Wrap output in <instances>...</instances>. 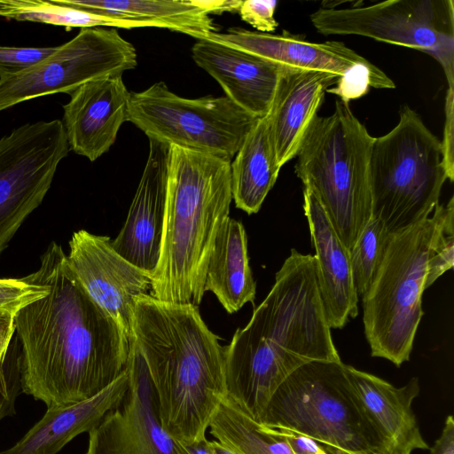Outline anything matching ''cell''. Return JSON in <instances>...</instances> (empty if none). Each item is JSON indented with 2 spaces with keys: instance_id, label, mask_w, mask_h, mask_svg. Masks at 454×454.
Listing matches in <instances>:
<instances>
[{
  "instance_id": "cell-32",
  "label": "cell",
  "mask_w": 454,
  "mask_h": 454,
  "mask_svg": "<svg viewBox=\"0 0 454 454\" xmlns=\"http://www.w3.org/2000/svg\"><path fill=\"white\" fill-rule=\"evenodd\" d=\"M56 47H13L0 45V78L25 71L49 57Z\"/></svg>"
},
{
  "instance_id": "cell-21",
  "label": "cell",
  "mask_w": 454,
  "mask_h": 454,
  "mask_svg": "<svg viewBox=\"0 0 454 454\" xmlns=\"http://www.w3.org/2000/svg\"><path fill=\"white\" fill-rule=\"evenodd\" d=\"M345 368L366 412L385 439L391 454H411L416 450L429 449L412 410V403L419 394L418 378H411L404 386L395 387L351 365L345 364Z\"/></svg>"
},
{
  "instance_id": "cell-39",
  "label": "cell",
  "mask_w": 454,
  "mask_h": 454,
  "mask_svg": "<svg viewBox=\"0 0 454 454\" xmlns=\"http://www.w3.org/2000/svg\"><path fill=\"white\" fill-rule=\"evenodd\" d=\"M206 436L192 442L176 441L178 454H212Z\"/></svg>"
},
{
  "instance_id": "cell-14",
  "label": "cell",
  "mask_w": 454,
  "mask_h": 454,
  "mask_svg": "<svg viewBox=\"0 0 454 454\" xmlns=\"http://www.w3.org/2000/svg\"><path fill=\"white\" fill-rule=\"evenodd\" d=\"M67 259L86 292L130 340L134 299L148 294L150 277L117 254L109 237L85 230L73 233Z\"/></svg>"
},
{
  "instance_id": "cell-26",
  "label": "cell",
  "mask_w": 454,
  "mask_h": 454,
  "mask_svg": "<svg viewBox=\"0 0 454 454\" xmlns=\"http://www.w3.org/2000/svg\"><path fill=\"white\" fill-rule=\"evenodd\" d=\"M208 427L218 442L238 454H297L281 429L258 423L226 396Z\"/></svg>"
},
{
  "instance_id": "cell-10",
  "label": "cell",
  "mask_w": 454,
  "mask_h": 454,
  "mask_svg": "<svg viewBox=\"0 0 454 454\" xmlns=\"http://www.w3.org/2000/svg\"><path fill=\"white\" fill-rule=\"evenodd\" d=\"M324 35H356L402 45L433 56L454 88L452 0H391L369 6L321 7L310 15Z\"/></svg>"
},
{
  "instance_id": "cell-27",
  "label": "cell",
  "mask_w": 454,
  "mask_h": 454,
  "mask_svg": "<svg viewBox=\"0 0 454 454\" xmlns=\"http://www.w3.org/2000/svg\"><path fill=\"white\" fill-rule=\"evenodd\" d=\"M0 17L61 26L67 30L74 27H112L129 29L146 27L143 23L66 6L54 0H0Z\"/></svg>"
},
{
  "instance_id": "cell-38",
  "label": "cell",
  "mask_w": 454,
  "mask_h": 454,
  "mask_svg": "<svg viewBox=\"0 0 454 454\" xmlns=\"http://www.w3.org/2000/svg\"><path fill=\"white\" fill-rule=\"evenodd\" d=\"M192 2L208 14L238 12L242 3L241 0H192Z\"/></svg>"
},
{
  "instance_id": "cell-2",
  "label": "cell",
  "mask_w": 454,
  "mask_h": 454,
  "mask_svg": "<svg viewBox=\"0 0 454 454\" xmlns=\"http://www.w3.org/2000/svg\"><path fill=\"white\" fill-rule=\"evenodd\" d=\"M318 288L314 255L292 249L275 283L226 346L225 396L260 423L274 392L301 365L341 361Z\"/></svg>"
},
{
  "instance_id": "cell-33",
  "label": "cell",
  "mask_w": 454,
  "mask_h": 454,
  "mask_svg": "<svg viewBox=\"0 0 454 454\" xmlns=\"http://www.w3.org/2000/svg\"><path fill=\"white\" fill-rule=\"evenodd\" d=\"M19 357L16 353L0 362V421L15 414V402L21 390Z\"/></svg>"
},
{
  "instance_id": "cell-11",
  "label": "cell",
  "mask_w": 454,
  "mask_h": 454,
  "mask_svg": "<svg viewBox=\"0 0 454 454\" xmlns=\"http://www.w3.org/2000/svg\"><path fill=\"white\" fill-rule=\"evenodd\" d=\"M137 58L134 45L115 28H81L46 59L0 78V112L43 96L70 94L94 79L122 74L137 67Z\"/></svg>"
},
{
  "instance_id": "cell-9",
  "label": "cell",
  "mask_w": 454,
  "mask_h": 454,
  "mask_svg": "<svg viewBox=\"0 0 454 454\" xmlns=\"http://www.w3.org/2000/svg\"><path fill=\"white\" fill-rule=\"evenodd\" d=\"M258 119L225 96L185 98L163 82L130 92L128 121L149 139L229 161Z\"/></svg>"
},
{
  "instance_id": "cell-23",
  "label": "cell",
  "mask_w": 454,
  "mask_h": 454,
  "mask_svg": "<svg viewBox=\"0 0 454 454\" xmlns=\"http://www.w3.org/2000/svg\"><path fill=\"white\" fill-rule=\"evenodd\" d=\"M204 289L212 292L230 314L254 303L256 284L246 231L239 221L228 217L222 225L207 263Z\"/></svg>"
},
{
  "instance_id": "cell-36",
  "label": "cell",
  "mask_w": 454,
  "mask_h": 454,
  "mask_svg": "<svg viewBox=\"0 0 454 454\" xmlns=\"http://www.w3.org/2000/svg\"><path fill=\"white\" fill-rule=\"evenodd\" d=\"M432 454H454V419L449 415L440 437L431 448Z\"/></svg>"
},
{
  "instance_id": "cell-17",
  "label": "cell",
  "mask_w": 454,
  "mask_h": 454,
  "mask_svg": "<svg viewBox=\"0 0 454 454\" xmlns=\"http://www.w3.org/2000/svg\"><path fill=\"white\" fill-rule=\"evenodd\" d=\"M192 53L194 62L221 85L235 105L256 118L269 114L285 67L206 38L198 39Z\"/></svg>"
},
{
  "instance_id": "cell-22",
  "label": "cell",
  "mask_w": 454,
  "mask_h": 454,
  "mask_svg": "<svg viewBox=\"0 0 454 454\" xmlns=\"http://www.w3.org/2000/svg\"><path fill=\"white\" fill-rule=\"evenodd\" d=\"M129 385L126 371L91 398L47 408L43 418L12 447L0 454H57L75 436L89 433L122 399Z\"/></svg>"
},
{
  "instance_id": "cell-18",
  "label": "cell",
  "mask_w": 454,
  "mask_h": 454,
  "mask_svg": "<svg viewBox=\"0 0 454 454\" xmlns=\"http://www.w3.org/2000/svg\"><path fill=\"white\" fill-rule=\"evenodd\" d=\"M303 209L307 217L320 297L331 328L344 327L358 314L349 250L344 246L319 201L303 189Z\"/></svg>"
},
{
  "instance_id": "cell-35",
  "label": "cell",
  "mask_w": 454,
  "mask_h": 454,
  "mask_svg": "<svg viewBox=\"0 0 454 454\" xmlns=\"http://www.w3.org/2000/svg\"><path fill=\"white\" fill-rule=\"evenodd\" d=\"M442 164L448 179L454 180V88H448L445 98V122L441 142Z\"/></svg>"
},
{
  "instance_id": "cell-7",
  "label": "cell",
  "mask_w": 454,
  "mask_h": 454,
  "mask_svg": "<svg viewBox=\"0 0 454 454\" xmlns=\"http://www.w3.org/2000/svg\"><path fill=\"white\" fill-rule=\"evenodd\" d=\"M437 204L433 215L389 235L380 266L362 298L364 334L371 355L399 367L410 360L423 316L428 261L434 237L450 208Z\"/></svg>"
},
{
  "instance_id": "cell-25",
  "label": "cell",
  "mask_w": 454,
  "mask_h": 454,
  "mask_svg": "<svg viewBox=\"0 0 454 454\" xmlns=\"http://www.w3.org/2000/svg\"><path fill=\"white\" fill-rule=\"evenodd\" d=\"M280 168L267 114L257 120L231 162L236 207L248 215L257 213L275 184Z\"/></svg>"
},
{
  "instance_id": "cell-20",
  "label": "cell",
  "mask_w": 454,
  "mask_h": 454,
  "mask_svg": "<svg viewBox=\"0 0 454 454\" xmlns=\"http://www.w3.org/2000/svg\"><path fill=\"white\" fill-rule=\"evenodd\" d=\"M339 75L314 70H283L268 114L270 136L280 167L296 156L303 136L317 114L325 93Z\"/></svg>"
},
{
  "instance_id": "cell-34",
  "label": "cell",
  "mask_w": 454,
  "mask_h": 454,
  "mask_svg": "<svg viewBox=\"0 0 454 454\" xmlns=\"http://www.w3.org/2000/svg\"><path fill=\"white\" fill-rule=\"evenodd\" d=\"M277 5L275 0H245L238 12L240 18L258 32L270 34L278 27L274 17Z\"/></svg>"
},
{
  "instance_id": "cell-37",
  "label": "cell",
  "mask_w": 454,
  "mask_h": 454,
  "mask_svg": "<svg viewBox=\"0 0 454 454\" xmlns=\"http://www.w3.org/2000/svg\"><path fill=\"white\" fill-rule=\"evenodd\" d=\"M15 331L14 316L6 312H0V362L7 356Z\"/></svg>"
},
{
  "instance_id": "cell-12",
  "label": "cell",
  "mask_w": 454,
  "mask_h": 454,
  "mask_svg": "<svg viewBox=\"0 0 454 454\" xmlns=\"http://www.w3.org/2000/svg\"><path fill=\"white\" fill-rule=\"evenodd\" d=\"M69 145L62 121H38L0 138V254L43 202Z\"/></svg>"
},
{
  "instance_id": "cell-5",
  "label": "cell",
  "mask_w": 454,
  "mask_h": 454,
  "mask_svg": "<svg viewBox=\"0 0 454 454\" xmlns=\"http://www.w3.org/2000/svg\"><path fill=\"white\" fill-rule=\"evenodd\" d=\"M374 137L348 103L317 114L296 156L294 172L319 201L344 246L351 251L372 215L369 161Z\"/></svg>"
},
{
  "instance_id": "cell-3",
  "label": "cell",
  "mask_w": 454,
  "mask_h": 454,
  "mask_svg": "<svg viewBox=\"0 0 454 454\" xmlns=\"http://www.w3.org/2000/svg\"><path fill=\"white\" fill-rule=\"evenodd\" d=\"M132 338L145 362L163 428L176 441L205 437L225 397L226 346L203 321L198 306L136 297Z\"/></svg>"
},
{
  "instance_id": "cell-8",
  "label": "cell",
  "mask_w": 454,
  "mask_h": 454,
  "mask_svg": "<svg viewBox=\"0 0 454 454\" xmlns=\"http://www.w3.org/2000/svg\"><path fill=\"white\" fill-rule=\"evenodd\" d=\"M397 125L374 137L369 161L372 215L388 233L430 216L448 179L442 145L407 105Z\"/></svg>"
},
{
  "instance_id": "cell-4",
  "label": "cell",
  "mask_w": 454,
  "mask_h": 454,
  "mask_svg": "<svg viewBox=\"0 0 454 454\" xmlns=\"http://www.w3.org/2000/svg\"><path fill=\"white\" fill-rule=\"evenodd\" d=\"M231 162L170 145L167 200L158 266L150 294L199 306L207 263L233 200Z\"/></svg>"
},
{
  "instance_id": "cell-6",
  "label": "cell",
  "mask_w": 454,
  "mask_h": 454,
  "mask_svg": "<svg viewBox=\"0 0 454 454\" xmlns=\"http://www.w3.org/2000/svg\"><path fill=\"white\" fill-rule=\"evenodd\" d=\"M260 423L304 434L328 454H391L342 361H313L295 370L274 392Z\"/></svg>"
},
{
  "instance_id": "cell-16",
  "label": "cell",
  "mask_w": 454,
  "mask_h": 454,
  "mask_svg": "<svg viewBox=\"0 0 454 454\" xmlns=\"http://www.w3.org/2000/svg\"><path fill=\"white\" fill-rule=\"evenodd\" d=\"M69 95L62 121L69 148L95 161L108 152L128 121L130 92L122 74H114L89 81Z\"/></svg>"
},
{
  "instance_id": "cell-19",
  "label": "cell",
  "mask_w": 454,
  "mask_h": 454,
  "mask_svg": "<svg viewBox=\"0 0 454 454\" xmlns=\"http://www.w3.org/2000/svg\"><path fill=\"white\" fill-rule=\"evenodd\" d=\"M204 38L243 50L291 69L323 71L341 76L356 65L372 64L342 42L312 43L305 35L286 30L273 35L230 27L225 33L213 32Z\"/></svg>"
},
{
  "instance_id": "cell-40",
  "label": "cell",
  "mask_w": 454,
  "mask_h": 454,
  "mask_svg": "<svg viewBox=\"0 0 454 454\" xmlns=\"http://www.w3.org/2000/svg\"><path fill=\"white\" fill-rule=\"evenodd\" d=\"M208 442L212 454H238L236 451L218 441H211Z\"/></svg>"
},
{
  "instance_id": "cell-24",
  "label": "cell",
  "mask_w": 454,
  "mask_h": 454,
  "mask_svg": "<svg viewBox=\"0 0 454 454\" xmlns=\"http://www.w3.org/2000/svg\"><path fill=\"white\" fill-rule=\"evenodd\" d=\"M58 4L146 27L167 28L196 39L218 32L209 14L192 0H54Z\"/></svg>"
},
{
  "instance_id": "cell-15",
  "label": "cell",
  "mask_w": 454,
  "mask_h": 454,
  "mask_svg": "<svg viewBox=\"0 0 454 454\" xmlns=\"http://www.w3.org/2000/svg\"><path fill=\"white\" fill-rule=\"evenodd\" d=\"M170 145L149 139V153L127 219L114 250L149 277L160 257Z\"/></svg>"
},
{
  "instance_id": "cell-31",
  "label": "cell",
  "mask_w": 454,
  "mask_h": 454,
  "mask_svg": "<svg viewBox=\"0 0 454 454\" xmlns=\"http://www.w3.org/2000/svg\"><path fill=\"white\" fill-rule=\"evenodd\" d=\"M48 294L47 287L22 278H0V312L15 316Z\"/></svg>"
},
{
  "instance_id": "cell-13",
  "label": "cell",
  "mask_w": 454,
  "mask_h": 454,
  "mask_svg": "<svg viewBox=\"0 0 454 454\" xmlns=\"http://www.w3.org/2000/svg\"><path fill=\"white\" fill-rule=\"evenodd\" d=\"M127 372L126 393L89 432L85 454H178L176 441L162 427L155 389L133 338Z\"/></svg>"
},
{
  "instance_id": "cell-1",
  "label": "cell",
  "mask_w": 454,
  "mask_h": 454,
  "mask_svg": "<svg viewBox=\"0 0 454 454\" xmlns=\"http://www.w3.org/2000/svg\"><path fill=\"white\" fill-rule=\"evenodd\" d=\"M24 278L48 294L14 316L21 391L47 408L98 395L127 369L125 332L86 292L54 241Z\"/></svg>"
},
{
  "instance_id": "cell-28",
  "label": "cell",
  "mask_w": 454,
  "mask_h": 454,
  "mask_svg": "<svg viewBox=\"0 0 454 454\" xmlns=\"http://www.w3.org/2000/svg\"><path fill=\"white\" fill-rule=\"evenodd\" d=\"M390 233L372 216L349 252L353 280L358 298L369 291L380 266Z\"/></svg>"
},
{
  "instance_id": "cell-30",
  "label": "cell",
  "mask_w": 454,
  "mask_h": 454,
  "mask_svg": "<svg viewBox=\"0 0 454 454\" xmlns=\"http://www.w3.org/2000/svg\"><path fill=\"white\" fill-rule=\"evenodd\" d=\"M454 262V206L451 207L438 230L430 251L426 289L433 285Z\"/></svg>"
},
{
  "instance_id": "cell-29",
  "label": "cell",
  "mask_w": 454,
  "mask_h": 454,
  "mask_svg": "<svg viewBox=\"0 0 454 454\" xmlns=\"http://www.w3.org/2000/svg\"><path fill=\"white\" fill-rule=\"evenodd\" d=\"M370 87L377 89H393L394 82L373 64H358L339 77L335 87L326 91L340 97L343 102L349 103L365 95Z\"/></svg>"
}]
</instances>
